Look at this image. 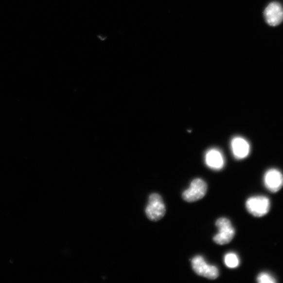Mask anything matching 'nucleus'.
Listing matches in <instances>:
<instances>
[{
	"instance_id": "f03ea898",
	"label": "nucleus",
	"mask_w": 283,
	"mask_h": 283,
	"mask_svg": "<svg viewBox=\"0 0 283 283\" xmlns=\"http://www.w3.org/2000/svg\"><path fill=\"white\" fill-rule=\"evenodd\" d=\"M215 226L219 231L213 238L215 244L219 245H225L230 243L233 239L235 231L231 222L226 218H220L215 222Z\"/></svg>"
},
{
	"instance_id": "39448f33",
	"label": "nucleus",
	"mask_w": 283,
	"mask_h": 283,
	"mask_svg": "<svg viewBox=\"0 0 283 283\" xmlns=\"http://www.w3.org/2000/svg\"><path fill=\"white\" fill-rule=\"evenodd\" d=\"M206 182L200 178L194 179L190 188L182 194V198L188 203L197 201L204 198L207 192Z\"/></svg>"
},
{
	"instance_id": "20e7f679",
	"label": "nucleus",
	"mask_w": 283,
	"mask_h": 283,
	"mask_svg": "<svg viewBox=\"0 0 283 283\" xmlns=\"http://www.w3.org/2000/svg\"><path fill=\"white\" fill-rule=\"evenodd\" d=\"M247 210L254 217L265 216L270 209V201L264 196H253L249 198L246 201Z\"/></svg>"
},
{
	"instance_id": "9d476101",
	"label": "nucleus",
	"mask_w": 283,
	"mask_h": 283,
	"mask_svg": "<svg viewBox=\"0 0 283 283\" xmlns=\"http://www.w3.org/2000/svg\"><path fill=\"white\" fill-rule=\"evenodd\" d=\"M224 261L226 265L230 268L237 267L240 265V260L238 255L233 252L226 254L225 256Z\"/></svg>"
},
{
	"instance_id": "0eeeda50",
	"label": "nucleus",
	"mask_w": 283,
	"mask_h": 283,
	"mask_svg": "<svg viewBox=\"0 0 283 283\" xmlns=\"http://www.w3.org/2000/svg\"><path fill=\"white\" fill-rule=\"evenodd\" d=\"M264 184L269 191L278 192L283 186L282 173L276 169L269 170L265 175Z\"/></svg>"
},
{
	"instance_id": "f257e3e1",
	"label": "nucleus",
	"mask_w": 283,
	"mask_h": 283,
	"mask_svg": "<svg viewBox=\"0 0 283 283\" xmlns=\"http://www.w3.org/2000/svg\"><path fill=\"white\" fill-rule=\"evenodd\" d=\"M145 213L147 217L152 221H158L164 217L166 207L160 195L153 193L150 195Z\"/></svg>"
},
{
	"instance_id": "6e6552de",
	"label": "nucleus",
	"mask_w": 283,
	"mask_h": 283,
	"mask_svg": "<svg viewBox=\"0 0 283 283\" xmlns=\"http://www.w3.org/2000/svg\"><path fill=\"white\" fill-rule=\"evenodd\" d=\"M231 149L236 159H242L246 158L250 154L251 147L246 139L241 137H236L231 141Z\"/></svg>"
},
{
	"instance_id": "423d86ee",
	"label": "nucleus",
	"mask_w": 283,
	"mask_h": 283,
	"mask_svg": "<svg viewBox=\"0 0 283 283\" xmlns=\"http://www.w3.org/2000/svg\"><path fill=\"white\" fill-rule=\"evenodd\" d=\"M264 17L269 25H278L283 21V6L278 2L269 4L265 10Z\"/></svg>"
},
{
	"instance_id": "7ed1b4c3",
	"label": "nucleus",
	"mask_w": 283,
	"mask_h": 283,
	"mask_svg": "<svg viewBox=\"0 0 283 283\" xmlns=\"http://www.w3.org/2000/svg\"><path fill=\"white\" fill-rule=\"evenodd\" d=\"M193 270L197 275L210 280L216 279L219 275L218 268L209 265L200 255L195 257L192 261Z\"/></svg>"
},
{
	"instance_id": "1a4fd4ad",
	"label": "nucleus",
	"mask_w": 283,
	"mask_h": 283,
	"mask_svg": "<svg viewBox=\"0 0 283 283\" xmlns=\"http://www.w3.org/2000/svg\"><path fill=\"white\" fill-rule=\"evenodd\" d=\"M205 161L209 168L215 171L222 169L225 165V159L223 154L219 149L215 148L206 152Z\"/></svg>"
},
{
	"instance_id": "9b49d317",
	"label": "nucleus",
	"mask_w": 283,
	"mask_h": 283,
	"mask_svg": "<svg viewBox=\"0 0 283 283\" xmlns=\"http://www.w3.org/2000/svg\"><path fill=\"white\" fill-rule=\"evenodd\" d=\"M257 281L259 283H274L276 282L273 276L266 272L260 273L258 276Z\"/></svg>"
}]
</instances>
